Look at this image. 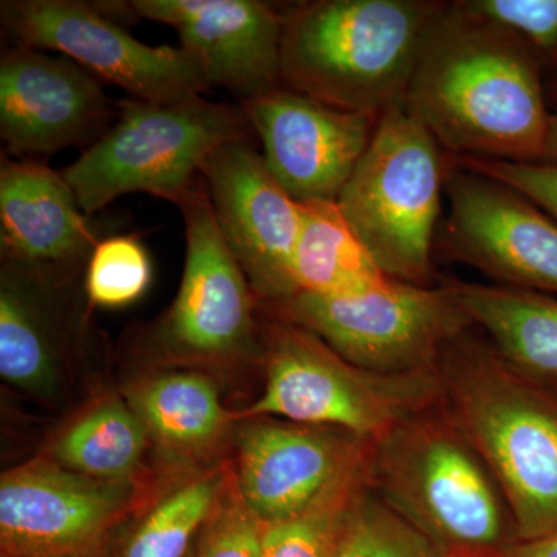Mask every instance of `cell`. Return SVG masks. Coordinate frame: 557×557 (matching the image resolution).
I'll return each instance as SVG.
<instances>
[{
  "label": "cell",
  "instance_id": "cell-16",
  "mask_svg": "<svg viewBox=\"0 0 557 557\" xmlns=\"http://www.w3.org/2000/svg\"><path fill=\"white\" fill-rule=\"evenodd\" d=\"M240 106L267 168L298 203L338 200L381 119L281 86Z\"/></svg>",
  "mask_w": 557,
  "mask_h": 557
},
{
  "label": "cell",
  "instance_id": "cell-24",
  "mask_svg": "<svg viewBox=\"0 0 557 557\" xmlns=\"http://www.w3.org/2000/svg\"><path fill=\"white\" fill-rule=\"evenodd\" d=\"M222 479L203 478L163 498L143 519L121 557H188L194 534L207 522Z\"/></svg>",
  "mask_w": 557,
  "mask_h": 557
},
{
  "label": "cell",
  "instance_id": "cell-8",
  "mask_svg": "<svg viewBox=\"0 0 557 557\" xmlns=\"http://www.w3.org/2000/svg\"><path fill=\"white\" fill-rule=\"evenodd\" d=\"M276 306L284 321L309 330L351 364L387 375L437 369L450 341L474 327L445 284L387 278L347 295L298 293Z\"/></svg>",
  "mask_w": 557,
  "mask_h": 557
},
{
  "label": "cell",
  "instance_id": "cell-1",
  "mask_svg": "<svg viewBox=\"0 0 557 557\" xmlns=\"http://www.w3.org/2000/svg\"><path fill=\"white\" fill-rule=\"evenodd\" d=\"M405 108L449 156L544 161L553 110L544 67L515 36L446 2Z\"/></svg>",
  "mask_w": 557,
  "mask_h": 557
},
{
  "label": "cell",
  "instance_id": "cell-20",
  "mask_svg": "<svg viewBox=\"0 0 557 557\" xmlns=\"http://www.w3.org/2000/svg\"><path fill=\"white\" fill-rule=\"evenodd\" d=\"M42 293L40 267L3 260L0 375L13 386L46 395L58 379V344Z\"/></svg>",
  "mask_w": 557,
  "mask_h": 557
},
{
  "label": "cell",
  "instance_id": "cell-4",
  "mask_svg": "<svg viewBox=\"0 0 557 557\" xmlns=\"http://www.w3.org/2000/svg\"><path fill=\"white\" fill-rule=\"evenodd\" d=\"M369 486L445 557H504L519 541L500 486L442 403L373 442Z\"/></svg>",
  "mask_w": 557,
  "mask_h": 557
},
{
  "label": "cell",
  "instance_id": "cell-6",
  "mask_svg": "<svg viewBox=\"0 0 557 557\" xmlns=\"http://www.w3.org/2000/svg\"><path fill=\"white\" fill-rule=\"evenodd\" d=\"M453 160L405 106L381 115L336 201L386 276L431 285L432 252Z\"/></svg>",
  "mask_w": 557,
  "mask_h": 557
},
{
  "label": "cell",
  "instance_id": "cell-10",
  "mask_svg": "<svg viewBox=\"0 0 557 557\" xmlns=\"http://www.w3.org/2000/svg\"><path fill=\"white\" fill-rule=\"evenodd\" d=\"M372 446L343 429L252 421L240 432L237 491L263 525L285 522L366 474Z\"/></svg>",
  "mask_w": 557,
  "mask_h": 557
},
{
  "label": "cell",
  "instance_id": "cell-19",
  "mask_svg": "<svg viewBox=\"0 0 557 557\" xmlns=\"http://www.w3.org/2000/svg\"><path fill=\"white\" fill-rule=\"evenodd\" d=\"M472 325L512 368L557 387V300L504 285L443 282Z\"/></svg>",
  "mask_w": 557,
  "mask_h": 557
},
{
  "label": "cell",
  "instance_id": "cell-30",
  "mask_svg": "<svg viewBox=\"0 0 557 557\" xmlns=\"http://www.w3.org/2000/svg\"><path fill=\"white\" fill-rule=\"evenodd\" d=\"M456 161L469 171L479 172L518 190L557 222V160L520 163L461 157Z\"/></svg>",
  "mask_w": 557,
  "mask_h": 557
},
{
  "label": "cell",
  "instance_id": "cell-3",
  "mask_svg": "<svg viewBox=\"0 0 557 557\" xmlns=\"http://www.w3.org/2000/svg\"><path fill=\"white\" fill-rule=\"evenodd\" d=\"M446 2L314 0L282 10L281 78L332 108L381 116L405 106Z\"/></svg>",
  "mask_w": 557,
  "mask_h": 557
},
{
  "label": "cell",
  "instance_id": "cell-7",
  "mask_svg": "<svg viewBox=\"0 0 557 557\" xmlns=\"http://www.w3.org/2000/svg\"><path fill=\"white\" fill-rule=\"evenodd\" d=\"M267 343L265 388L245 417L343 429L375 442L442 403L437 370L387 375L358 368L284 319L270 325Z\"/></svg>",
  "mask_w": 557,
  "mask_h": 557
},
{
  "label": "cell",
  "instance_id": "cell-28",
  "mask_svg": "<svg viewBox=\"0 0 557 557\" xmlns=\"http://www.w3.org/2000/svg\"><path fill=\"white\" fill-rule=\"evenodd\" d=\"M457 9L519 39L557 72V0H457Z\"/></svg>",
  "mask_w": 557,
  "mask_h": 557
},
{
  "label": "cell",
  "instance_id": "cell-9",
  "mask_svg": "<svg viewBox=\"0 0 557 557\" xmlns=\"http://www.w3.org/2000/svg\"><path fill=\"white\" fill-rule=\"evenodd\" d=\"M2 22L20 46L53 50L139 101L171 104L207 91V72L180 47L135 39L98 2L3 0Z\"/></svg>",
  "mask_w": 557,
  "mask_h": 557
},
{
  "label": "cell",
  "instance_id": "cell-22",
  "mask_svg": "<svg viewBox=\"0 0 557 557\" xmlns=\"http://www.w3.org/2000/svg\"><path fill=\"white\" fill-rule=\"evenodd\" d=\"M131 406L149 434L180 453L208 448L226 421L218 388L197 372L163 373L145 381L132 392Z\"/></svg>",
  "mask_w": 557,
  "mask_h": 557
},
{
  "label": "cell",
  "instance_id": "cell-25",
  "mask_svg": "<svg viewBox=\"0 0 557 557\" xmlns=\"http://www.w3.org/2000/svg\"><path fill=\"white\" fill-rule=\"evenodd\" d=\"M333 557H445L369 483L348 508Z\"/></svg>",
  "mask_w": 557,
  "mask_h": 557
},
{
  "label": "cell",
  "instance_id": "cell-31",
  "mask_svg": "<svg viewBox=\"0 0 557 557\" xmlns=\"http://www.w3.org/2000/svg\"><path fill=\"white\" fill-rule=\"evenodd\" d=\"M504 557H557V531L548 536L518 541Z\"/></svg>",
  "mask_w": 557,
  "mask_h": 557
},
{
  "label": "cell",
  "instance_id": "cell-5",
  "mask_svg": "<svg viewBox=\"0 0 557 557\" xmlns=\"http://www.w3.org/2000/svg\"><path fill=\"white\" fill-rule=\"evenodd\" d=\"M251 132L240 104L127 98L119 101L109 129L61 174L89 218L126 194H150L178 207L200 185L209 157Z\"/></svg>",
  "mask_w": 557,
  "mask_h": 557
},
{
  "label": "cell",
  "instance_id": "cell-13",
  "mask_svg": "<svg viewBox=\"0 0 557 557\" xmlns=\"http://www.w3.org/2000/svg\"><path fill=\"white\" fill-rule=\"evenodd\" d=\"M178 208L185 220V270L156 338L186 357H239L255 344L251 284L223 240L203 178Z\"/></svg>",
  "mask_w": 557,
  "mask_h": 557
},
{
  "label": "cell",
  "instance_id": "cell-14",
  "mask_svg": "<svg viewBox=\"0 0 557 557\" xmlns=\"http://www.w3.org/2000/svg\"><path fill=\"white\" fill-rule=\"evenodd\" d=\"M131 482H104L57 461H32L0 480L2 557H84L129 508Z\"/></svg>",
  "mask_w": 557,
  "mask_h": 557
},
{
  "label": "cell",
  "instance_id": "cell-18",
  "mask_svg": "<svg viewBox=\"0 0 557 557\" xmlns=\"http://www.w3.org/2000/svg\"><path fill=\"white\" fill-rule=\"evenodd\" d=\"M101 240L61 172L36 159L0 163L2 259L32 267L86 269Z\"/></svg>",
  "mask_w": 557,
  "mask_h": 557
},
{
  "label": "cell",
  "instance_id": "cell-27",
  "mask_svg": "<svg viewBox=\"0 0 557 557\" xmlns=\"http://www.w3.org/2000/svg\"><path fill=\"white\" fill-rule=\"evenodd\" d=\"M368 483L369 469L310 511L267 527L262 557H333L348 508Z\"/></svg>",
  "mask_w": 557,
  "mask_h": 557
},
{
  "label": "cell",
  "instance_id": "cell-32",
  "mask_svg": "<svg viewBox=\"0 0 557 557\" xmlns=\"http://www.w3.org/2000/svg\"><path fill=\"white\" fill-rule=\"evenodd\" d=\"M557 160V113H553L552 127H549V135L547 148H545V159Z\"/></svg>",
  "mask_w": 557,
  "mask_h": 557
},
{
  "label": "cell",
  "instance_id": "cell-34",
  "mask_svg": "<svg viewBox=\"0 0 557 557\" xmlns=\"http://www.w3.org/2000/svg\"><path fill=\"white\" fill-rule=\"evenodd\" d=\"M188 557H193V556H188Z\"/></svg>",
  "mask_w": 557,
  "mask_h": 557
},
{
  "label": "cell",
  "instance_id": "cell-26",
  "mask_svg": "<svg viewBox=\"0 0 557 557\" xmlns=\"http://www.w3.org/2000/svg\"><path fill=\"white\" fill-rule=\"evenodd\" d=\"M152 281L148 249L132 234H115L98 242L84 276L90 306L121 309L137 302Z\"/></svg>",
  "mask_w": 557,
  "mask_h": 557
},
{
  "label": "cell",
  "instance_id": "cell-33",
  "mask_svg": "<svg viewBox=\"0 0 557 557\" xmlns=\"http://www.w3.org/2000/svg\"><path fill=\"white\" fill-rule=\"evenodd\" d=\"M548 104L553 113H557V72L553 73L552 78L547 81Z\"/></svg>",
  "mask_w": 557,
  "mask_h": 557
},
{
  "label": "cell",
  "instance_id": "cell-29",
  "mask_svg": "<svg viewBox=\"0 0 557 557\" xmlns=\"http://www.w3.org/2000/svg\"><path fill=\"white\" fill-rule=\"evenodd\" d=\"M267 527L237 496L220 491L194 557H262Z\"/></svg>",
  "mask_w": 557,
  "mask_h": 557
},
{
  "label": "cell",
  "instance_id": "cell-11",
  "mask_svg": "<svg viewBox=\"0 0 557 557\" xmlns=\"http://www.w3.org/2000/svg\"><path fill=\"white\" fill-rule=\"evenodd\" d=\"M443 245L504 287L557 293V222L518 190L460 166L446 182Z\"/></svg>",
  "mask_w": 557,
  "mask_h": 557
},
{
  "label": "cell",
  "instance_id": "cell-23",
  "mask_svg": "<svg viewBox=\"0 0 557 557\" xmlns=\"http://www.w3.org/2000/svg\"><path fill=\"white\" fill-rule=\"evenodd\" d=\"M148 429L134 408L121 399L95 406L54 443L61 467L104 482H131L137 471Z\"/></svg>",
  "mask_w": 557,
  "mask_h": 557
},
{
  "label": "cell",
  "instance_id": "cell-15",
  "mask_svg": "<svg viewBox=\"0 0 557 557\" xmlns=\"http://www.w3.org/2000/svg\"><path fill=\"white\" fill-rule=\"evenodd\" d=\"M102 83L69 58L30 47L0 60V138L9 157L36 159L67 148L86 150L116 119Z\"/></svg>",
  "mask_w": 557,
  "mask_h": 557
},
{
  "label": "cell",
  "instance_id": "cell-17",
  "mask_svg": "<svg viewBox=\"0 0 557 557\" xmlns=\"http://www.w3.org/2000/svg\"><path fill=\"white\" fill-rule=\"evenodd\" d=\"M124 17L170 25L199 58L211 86L240 104L281 86L282 10L259 0H129Z\"/></svg>",
  "mask_w": 557,
  "mask_h": 557
},
{
  "label": "cell",
  "instance_id": "cell-21",
  "mask_svg": "<svg viewBox=\"0 0 557 557\" xmlns=\"http://www.w3.org/2000/svg\"><path fill=\"white\" fill-rule=\"evenodd\" d=\"M300 215L293 259L296 295H347L391 278L351 230L338 201H306L300 203Z\"/></svg>",
  "mask_w": 557,
  "mask_h": 557
},
{
  "label": "cell",
  "instance_id": "cell-2",
  "mask_svg": "<svg viewBox=\"0 0 557 557\" xmlns=\"http://www.w3.org/2000/svg\"><path fill=\"white\" fill-rule=\"evenodd\" d=\"M442 408L507 498L519 541L557 531V387L512 368L471 327L440 355Z\"/></svg>",
  "mask_w": 557,
  "mask_h": 557
},
{
  "label": "cell",
  "instance_id": "cell-12",
  "mask_svg": "<svg viewBox=\"0 0 557 557\" xmlns=\"http://www.w3.org/2000/svg\"><path fill=\"white\" fill-rule=\"evenodd\" d=\"M201 178L223 240L252 292L273 304L295 296L300 203L278 185L262 153L249 139L231 141L209 157Z\"/></svg>",
  "mask_w": 557,
  "mask_h": 557
}]
</instances>
